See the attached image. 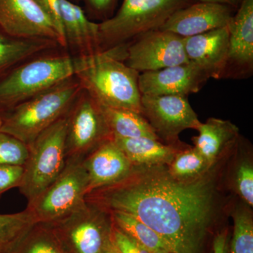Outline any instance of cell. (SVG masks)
Listing matches in <instances>:
<instances>
[{
  "label": "cell",
  "mask_w": 253,
  "mask_h": 253,
  "mask_svg": "<svg viewBox=\"0 0 253 253\" xmlns=\"http://www.w3.org/2000/svg\"><path fill=\"white\" fill-rule=\"evenodd\" d=\"M209 170L181 180L166 165L134 166L122 180L88 193L85 201L142 221L172 253H200L217 214L216 181Z\"/></svg>",
  "instance_id": "obj_1"
},
{
  "label": "cell",
  "mask_w": 253,
  "mask_h": 253,
  "mask_svg": "<svg viewBox=\"0 0 253 253\" xmlns=\"http://www.w3.org/2000/svg\"><path fill=\"white\" fill-rule=\"evenodd\" d=\"M56 50L23 61L0 77V115L76 76L95 56H76Z\"/></svg>",
  "instance_id": "obj_2"
},
{
  "label": "cell",
  "mask_w": 253,
  "mask_h": 253,
  "mask_svg": "<svg viewBox=\"0 0 253 253\" xmlns=\"http://www.w3.org/2000/svg\"><path fill=\"white\" fill-rule=\"evenodd\" d=\"M128 44L98 53L76 76L83 89L99 104L141 114L140 73L125 63Z\"/></svg>",
  "instance_id": "obj_3"
},
{
  "label": "cell",
  "mask_w": 253,
  "mask_h": 253,
  "mask_svg": "<svg viewBox=\"0 0 253 253\" xmlns=\"http://www.w3.org/2000/svg\"><path fill=\"white\" fill-rule=\"evenodd\" d=\"M83 90L76 76L0 115V131L30 145L42 132L67 114Z\"/></svg>",
  "instance_id": "obj_4"
},
{
  "label": "cell",
  "mask_w": 253,
  "mask_h": 253,
  "mask_svg": "<svg viewBox=\"0 0 253 253\" xmlns=\"http://www.w3.org/2000/svg\"><path fill=\"white\" fill-rule=\"evenodd\" d=\"M195 0H123L118 12L99 23L102 51L127 44L146 32L159 29L176 11Z\"/></svg>",
  "instance_id": "obj_5"
},
{
  "label": "cell",
  "mask_w": 253,
  "mask_h": 253,
  "mask_svg": "<svg viewBox=\"0 0 253 253\" xmlns=\"http://www.w3.org/2000/svg\"><path fill=\"white\" fill-rule=\"evenodd\" d=\"M67 114L28 146V158L23 166L22 179L18 186L28 203L56 180L66 167Z\"/></svg>",
  "instance_id": "obj_6"
},
{
  "label": "cell",
  "mask_w": 253,
  "mask_h": 253,
  "mask_svg": "<svg viewBox=\"0 0 253 253\" xmlns=\"http://www.w3.org/2000/svg\"><path fill=\"white\" fill-rule=\"evenodd\" d=\"M89 178L84 160H68L57 179L28 203L37 224H50L67 217L85 204Z\"/></svg>",
  "instance_id": "obj_7"
},
{
  "label": "cell",
  "mask_w": 253,
  "mask_h": 253,
  "mask_svg": "<svg viewBox=\"0 0 253 253\" xmlns=\"http://www.w3.org/2000/svg\"><path fill=\"white\" fill-rule=\"evenodd\" d=\"M48 224L69 253H103L111 238V214L85 203L67 217Z\"/></svg>",
  "instance_id": "obj_8"
},
{
  "label": "cell",
  "mask_w": 253,
  "mask_h": 253,
  "mask_svg": "<svg viewBox=\"0 0 253 253\" xmlns=\"http://www.w3.org/2000/svg\"><path fill=\"white\" fill-rule=\"evenodd\" d=\"M66 155L84 160L105 141L112 139L99 103L83 89L67 114Z\"/></svg>",
  "instance_id": "obj_9"
},
{
  "label": "cell",
  "mask_w": 253,
  "mask_h": 253,
  "mask_svg": "<svg viewBox=\"0 0 253 253\" xmlns=\"http://www.w3.org/2000/svg\"><path fill=\"white\" fill-rule=\"evenodd\" d=\"M184 38L156 29L146 32L129 42L125 63L139 73L189 63Z\"/></svg>",
  "instance_id": "obj_10"
},
{
  "label": "cell",
  "mask_w": 253,
  "mask_h": 253,
  "mask_svg": "<svg viewBox=\"0 0 253 253\" xmlns=\"http://www.w3.org/2000/svg\"><path fill=\"white\" fill-rule=\"evenodd\" d=\"M141 114L159 139L179 145V135L186 129H197L201 122L187 98L180 95H141Z\"/></svg>",
  "instance_id": "obj_11"
},
{
  "label": "cell",
  "mask_w": 253,
  "mask_h": 253,
  "mask_svg": "<svg viewBox=\"0 0 253 253\" xmlns=\"http://www.w3.org/2000/svg\"><path fill=\"white\" fill-rule=\"evenodd\" d=\"M229 31L227 55L219 79H246L253 73V0H241Z\"/></svg>",
  "instance_id": "obj_12"
},
{
  "label": "cell",
  "mask_w": 253,
  "mask_h": 253,
  "mask_svg": "<svg viewBox=\"0 0 253 253\" xmlns=\"http://www.w3.org/2000/svg\"><path fill=\"white\" fill-rule=\"evenodd\" d=\"M0 30L15 38L53 40L60 46L54 26L36 0H0Z\"/></svg>",
  "instance_id": "obj_13"
},
{
  "label": "cell",
  "mask_w": 253,
  "mask_h": 253,
  "mask_svg": "<svg viewBox=\"0 0 253 253\" xmlns=\"http://www.w3.org/2000/svg\"><path fill=\"white\" fill-rule=\"evenodd\" d=\"M211 78L212 76L207 70L189 61L158 71L140 73L139 91L141 95L186 96L201 90Z\"/></svg>",
  "instance_id": "obj_14"
},
{
  "label": "cell",
  "mask_w": 253,
  "mask_h": 253,
  "mask_svg": "<svg viewBox=\"0 0 253 253\" xmlns=\"http://www.w3.org/2000/svg\"><path fill=\"white\" fill-rule=\"evenodd\" d=\"M232 16V7L229 5L195 1L176 11L159 29L187 38L225 27Z\"/></svg>",
  "instance_id": "obj_15"
},
{
  "label": "cell",
  "mask_w": 253,
  "mask_h": 253,
  "mask_svg": "<svg viewBox=\"0 0 253 253\" xmlns=\"http://www.w3.org/2000/svg\"><path fill=\"white\" fill-rule=\"evenodd\" d=\"M84 164L89 178V193L122 180L134 168L113 138L92 151Z\"/></svg>",
  "instance_id": "obj_16"
},
{
  "label": "cell",
  "mask_w": 253,
  "mask_h": 253,
  "mask_svg": "<svg viewBox=\"0 0 253 253\" xmlns=\"http://www.w3.org/2000/svg\"><path fill=\"white\" fill-rule=\"evenodd\" d=\"M67 49L73 55L86 56L103 51L100 46L99 23L89 19L84 11L70 0H59Z\"/></svg>",
  "instance_id": "obj_17"
},
{
  "label": "cell",
  "mask_w": 253,
  "mask_h": 253,
  "mask_svg": "<svg viewBox=\"0 0 253 253\" xmlns=\"http://www.w3.org/2000/svg\"><path fill=\"white\" fill-rule=\"evenodd\" d=\"M229 25L225 27L184 38V50L190 62L202 66L212 78L219 79L227 55Z\"/></svg>",
  "instance_id": "obj_18"
},
{
  "label": "cell",
  "mask_w": 253,
  "mask_h": 253,
  "mask_svg": "<svg viewBox=\"0 0 253 253\" xmlns=\"http://www.w3.org/2000/svg\"><path fill=\"white\" fill-rule=\"evenodd\" d=\"M199 135L193 138L194 148L211 166L226 149L235 144L239 128L230 121L211 118L196 129Z\"/></svg>",
  "instance_id": "obj_19"
},
{
  "label": "cell",
  "mask_w": 253,
  "mask_h": 253,
  "mask_svg": "<svg viewBox=\"0 0 253 253\" xmlns=\"http://www.w3.org/2000/svg\"><path fill=\"white\" fill-rule=\"evenodd\" d=\"M59 48L53 40L15 38L0 30V77L23 61Z\"/></svg>",
  "instance_id": "obj_20"
},
{
  "label": "cell",
  "mask_w": 253,
  "mask_h": 253,
  "mask_svg": "<svg viewBox=\"0 0 253 253\" xmlns=\"http://www.w3.org/2000/svg\"><path fill=\"white\" fill-rule=\"evenodd\" d=\"M134 166L169 165L179 151V145L165 144L146 137H113Z\"/></svg>",
  "instance_id": "obj_21"
},
{
  "label": "cell",
  "mask_w": 253,
  "mask_h": 253,
  "mask_svg": "<svg viewBox=\"0 0 253 253\" xmlns=\"http://www.w3.org/2000/svg\"><path fill=\"white\" fill-rule=\"evenodd\" d=\"M100 105L113 137H146L160 140L152 126L141 113Z\"/></svg>",
  "instance_id": "obj_22"
},
{
  "label": "cell",
  "mask_w": 253,
  "mask_h": 253,
  "mask_svg": "<svg viewBox=\"0 0 253 253\" xmlns=\"http://www.w3.org/2000/svg\"><path fill=\"white\" fill-rule=\"evenodd\" d=\"M26 208L14 214H0V253H13L36 224Z\"/></svg>",
  "instance_id": "obj_23"
},
{
  "label": "cell",
  "mask_w": 253,
  "mask_h": 253,
  "mask_svg": "<svg viewBox=\"0 0 253 253\" xmlns=\"http://www.w3.org/2000/svg\"><path fill=\"white\" fill-rule=\"evenodd\" d=\"M113 224L151 252L165 250L171 253L169 246L156 231L136 218L121 212H109Z\"/></svg>",
  "instance_id": "obj_24"
},
{
  "label": "cell",
  "mask_w": 253,
  "mask_h": 253,
  "mask_svg": "<svg viewBox=\"0 0 253 253\" xmlns=\"http://www.w3.org/2000/svg\"><path fill=\"white\" fill-rule=\"evenodd\" d=\"M13 253H69L48 224H38L31 229Z\"/></svg>",
  "instance_id": "obj_25"
},
{
  "label": "cell",
  "mask_w": 253,
  "mask_h": 253,
  "mask_svg": "<svg viewBox=\"0 0 253 253\" xmlns=\"http://www.w3.org/2000/svg\"><path fill=\"white\" fill-rule=\"evenodd\" d=\"M168 166L171 175L181 180L198 177L212 167L194 147L182 151L179 150Z\"/></svg>",
  "instance_id": "obj_26"
},
{
  "label": "cell",
  "mask_w": 253,
  "mask_h": 253,
  "mask_svg": "<svg viewBox=\"0 0 253 253\" xmlns=\"http://www.w3.org/2000/svg\"><path fill=\"white\" fill-rule=\"evenodd\" d=\"M234 221L230 253H253V222L249 211L238 208L234 212Z\"/></svg>",
  "instance_id": "obj_27"
},
{
  "label": "cell",
  "mask_w": 253,
  "mask_h": 253,
  "mask_svg": "<svg viewBox=\"0 0 253 253\" xmlns=\"http://www.w3.org/2000/svg\"><path fill=\"white\" fill-rule=\"evenodd\" d=\"M28 155V145L0 131V166H23Z\"/></svg>",
  "instance_id": "obj_28"
},
{
  "label": "cell",
  "mask_w": 253,
  "mask_h": 253,
  "mask_svg": "<svg viewBox=\"0 0 253 253\" xmlns=\"http://www.w3.org/2000/svg\"><path fill=\"white\" fill-rule=\"evenodd\" d=\"M236 190L243 200L249 206H253V168L249 162H243L236 170Z\"/></svg>",
  "instance_id": "obj_29"
},
{
  "label": "cell",
  "mask_w": 253,
  "mask_h": 253,
  "mask_svg": "<svg viewBox=\"0 0 253 253\" xmlns=\"http://www.w3.org/2000/svg\"><path fill=\"white\" fill-rule=\"evenodd\" d=\"M45 13L57 33L60 46L62 49H67L64 31H63L62 14L59 0H36Z\"/></svg>",
  "instance_id": "obj_30"
},
{
  "label": "cell",
  "mask_w": 253,
  "mask_h": 253,
  "mask_svg": "<svg viewBox=\"0 0 253 253\" xmlns=\"http://www.w3.org/2000/svg\"><path fill=\"white\" fill-rule=\"evenodd\" d=\"M111 239L122 253H152L136 240L123 232L113 223Z\"/></svg>",
  "instance_id": "obj_31"
},
{
  "label": "cell",
  "mask_w": 253,
  "mask_h": 253,
  "mask_svg": "<svg viewBox=\"0 0 253 253\" xmlns=\"http://www.w3.org/2000/svg\"><path fill=\"white\" fill-rule=\"evenodd\" d=\"M23 172V166H0V196L10 189L18 188Z\"/></svg>",
  "instance_id": "obj_32"
},
{
  "label": "cell",
  "mask_w": 253,
  "mask_h": 253,
  "mask_svg": "<svg viewBox=\"0 0 253 253\" xmlns=\"http://www.w3.org/2000/svg\"><path fill=\"white\" fill-rule=\"evenodd\" d=\"M91 11L104 20L111 17L118 0H86Z\"/></svg>",
  "instance_id": "obj_33"
},
{
  "label": "cell",
  "mask_w": 253,
  "mask_h": 253,
  "mask_svg": "<svg viewBox=\"0 0 253 253\" xmlns=\"http://www.w3.org/2000/svg\"><path fill=\"white\" fill-rule=\"evenodd\" d=\"M227 232L217 234L213 242V253H227Z\"/></svg>",
  "instance_id": "obj_34"
},
{
  "label": "cell",
  "mask_w": 253,
  "mask_h": 253,
  "mask_svg": "<svg viewBox=\"0 0 253 253\" xmlns=\"http://www.w3.org/2000/svg\"><path fill=\"white\" fill-rule=\"evenodd\" d=\"M103 253H122L117 246L114 244L112 240L110 238L109 241H108L107 244L106 245L104 252Z\"/></svg>",
  "instance_id": "obj_35"
},
{
  "label": "cell",
  "mask_w": 253,
  "mask_h": 253,
  "mask_svg": "<svg viewBox=\"0 0 253 253\" xmlns=\"http://www.w3.org/2000/svg\"><path fill=\"white\" fill-rule=\"evenodd\" d=\"M241 1V0H228L227 4H229L231 7L238 8Z\"/></svg>",
  "instance_id": "obj_36"
},
{
  "label": "cell",
  "mask_w": 253,
  "mask_h": 253,
  "mask_svg": "<svg viewBox=\"0 0 253 253\" xmlns=\"http://www.w3.org/2000/svg\"><path fill=\"white\" fill-rule=\"evenodd\" d=\"M196 1H209V2L223 3L227 4L228 0H195ZM229 5V4H228Z\"/></svg>",
  "instance_id": "obj_37"
},
{
  "label": "cell",
  "mask_w": 253,
  "mask_h": 253,
  "mask_svg": "<svg viewBox=\"0 0 253 253\" xmlns=\"http://www.w3.org/2000/svg\"><path fill=\"white\" fill-rule=\"evenodd\" d=\"M152 253H171L169 251H165V250H158V251H153Z\"/></svg>",
  "instance_id": "obj_38"
},
{
  "label": "cell",
  "mask_w": 253,
  "mask_h": 253,
  "mask_svg": "<svg viewBox=\"0 0 253 253\" xmlns=\"http://www.w3.org/2000/svg\"><path fill=\"white\" fill-rule=\"evenodd\" d=\"M1 123H2V121H1V116H0V127H1Z\"/></svg>",
  "instance_id": "obj_39"
},
{
  "label": "cell",
  "mask_w": 253,
  "mask_h": 253,
  "mask_svg": "<svg viewBox=\"0 0 253 253\" xmlns=\"http://www.w3.org/2000/svg\"><path fill=\"white\" fill-rule=\"evenodd\" d=\"M70 1H73V2H75V1H78V0H70Z\"/></svg>",
  "instance_id": "obj_40"
}]
</instances>
